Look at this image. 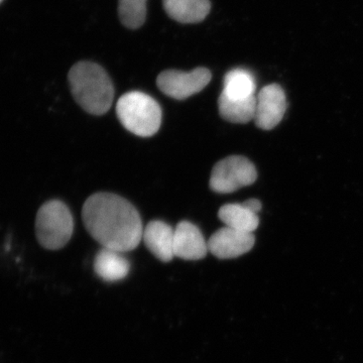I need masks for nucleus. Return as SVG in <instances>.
<instances>
[{
    "mask_svg": "<svg viewBox=\"0 0 363 363\" xmlns=\"http://www.w3.org/2000/svg\"><path fill=\"white\" fill-rule=\"evenodd\" d=\"M71 92L86 112L102 116L111 109L114 87L106 71L92 62H78L68 75Z\"/></svg>",
    "mask_w": 363,
    "mask_h": 363,
    "instance_id": "f03ea898",
    "label": "nucleus"
},
{
    "mask_svg": "<svg viewBox=\"0 0 363 363\" xmlns=\"http://www.w3.org/2000/svg\"><path fill=\"white\" fill-rule=\"evenodd\" d=\"M82 216L88 233L105 248L130 252L143 240L140 215L121 196L111 193L90 196L83 206Z\"/></svg>",
    "mask_w": 363,
    "mask_h": 363,
    "instance_id": "f257e3e1",
    "label": "nucleus"
},
{
    "mask_svg": "<svg viewBox=\"0 0 363 363\" xmlns=\"http://www.w3.org/2000/svg\"><path fill=\"white\" fill-rule=\"evenodd\" d=\"M257 178V169L250 160L241 156H230L215 164L209 185L214 192L228 194L252 185Z\"/></svg>",
    "mask_w": 363,
    "mask_h": 363,
    "instance_id": "39448f33",
    "label": "nucleus"
},
{
    "mask_svg": "<svg viewBox=\"0 0 363 363\" xmlns=\"http://www.w3.org/2000/svg\"><path fill=\"white\" fill-rule=\"evenodd\" d=\"M257 83L250 71L233 69L224 77L223 91L221 94L229 99L242 100L255 96Z\"/></svg>",
    "mask_w": 363,
    "mask_h": 363,
    "instance_id": "ddd939ff",
    "label": "nucleus"
},
{
    "mask_svg": "<svg viewBox=\"0 0 363 363\" xmlns=\"http://www.w3.org/2000/svg\"><path fill=\"white\" fill-rule=\"evenodd\" d=\"M242 204L257 214H259V212L262 210V203H260L257 199L247 200V201L243 202Z\"/></svg>",
    "mask_w": 363,
    "mask_h": 363,
    "instance_id": "f3484780",
    "label": "nucleus"
},
{
    "mask_svg": "<svg viewBox=\"0 0 363 363\" xmlns=\"http://www.w3.org/2000/svg\"><path fill=\"white\" fill-rule=\"evenodd\" d=\"M175 229L160 220L150 222L143 229V240L150 252L162 262H169L174 255Z\"/></svg>",
    "mask_w": 363,
    "mask_h": 363,
    "instance_id": "9d476101",
    "label": "nucleus"
},
{
    "mask_svg": "<svg viewBox=\"0 0 363 363\" xmlns=\"http://www.w3.org/2000/svg\"><path fill=\"white\" fill-rule=\"evenodd\" d=\"M73 231V216L65 203L51 200L40 206L35 219V233L43 247L61 250L70 241Z\"/></svg>",
    "mask_w": 363,
    "mask_h": 363,
    "instance_id": "20e7f679",
    "label": "nucleus"
},
{
    "mask_svg": "<svg viewBox=\"0 0 363 363\" xmlns=\"http://www.w3.org/2000/svg\"><path fill=\"white\" fill-rule=\"evenodd\" d=\"M286 111L285 91L278 84L267 85L257 96L255 124L260 130H271L281 123Z\"/></svg>",
    "mask_w": 363,
    "mask_h": 363,
    "instance_id": "0eeeda50",
    "label": "nucleus"
},
{
    "mask_svg": "<svg viewBox=\"0 0 363 363\" xmlns=\"http://www.w3.org/2000/svg\"><path fill=\"white\" fill-rule=\"evenodd\" d=\"M207 242L208 250L214 257L230 259L250 252L255 245V238L252 233L225 226L217 230Z\"/></svg>",
    "mask_w": 363,
    "mask_h": 363,
    "instance_id": "6e6552de",
    "label": "nucleus"
},
{
    "mask_svg": "<svg viewBox=\"0 0 363 363\" xmlns=\"http://www.w3.org/2000/svg\"><path fill=\"white\" fill-rule=\"evenodd\" d=\"M147 0H118L119 20L124 26L136 30L147 18Z\"/></svg>",
    "mask_w": 363,
    "mask_h": 363,
    "instance_id": "dca6fc26",
    "label": "nucleus"
},
{
    "mask_svg": "<svg viewBox=\"0 0 363 363\" xmlns=\"http://www.w3.org/2000/svg\"><path fill=\"white\" fill-rule=\"evenodd\" d=\"M116 114L126 130L142 138L156 135L161 128V107L145 93L131 91L123 95L117 102Z\"/></svg>",
    "mask_w": 363,
    "mask_h": 363,
    "instance_id": "7ed1b4c3",
    "label": "nucleus"
},
{
    "mask_svg": "<svg viewBox=\"0 0 363 363\" xmlns=\"http://www.w3.org/2000/svg\"><path fill=\"white\" fill-rule=\"evenodd\" d=\"M218 217L225 226L245 233H253L259 225V214L243 204L224 205L219 210Z\"/></svg>",
    "mask_w": 363,
    "mask_h": 363,
    "instance_id": "4468645a",
    "label": "nucleus"
},
{
    "mask_svg": "<svg viewBox=\"0 0 363 363\" xmlns=\"http://www.w3.org/2000/svg\"><path fill=\"white\" fill-rule=\"evenodd\" d=\"M2 1H4V0H0V4H1Z\"/></svg>",
    "mask_w": 363,
    "mask_h": 363,
    "instance_id": "a211bd4d",
    "label": "nucleus"
},
{
    "mask_svg": "<svg viewBox=\"0 0 363 363\" xmlns=\"http://www.w3.org/2000/svg\"><path fill=\"white\" fill-rule=\"evenodd\" d=\"M123 252L102 248L94 259V271L99 278L106 281L123 279L130 271V264Z\"/></svg>",
    "mask_w": 363,
    "mask_h": 363,
    "instance_id": "f8f14e48",
    "label": "nucleus"
},
{
    "mask_svg": "<svg viewBox=\"0 0 363 363\" xmlns=\"http://www.w3.org/2000/svg\"><path fill=\"white\" fill-rule=\"evenodd\" d=\"M211 78V72L203 67L190 72L167 70L157 76V85L167 96L184 100L204 89Z\"/></svg>",
    "mask_w": 363,
    "mask_h": 363,
    "instance_id": "423d86ee",
    "label": "nucleus"
},
{
    "mask_svg": "<svg viewBox=\"0 0 363 363\" xmlns=\"http://www.w3.org/2000/svg\"><path fill=\"white\" fill-rule=\"evenodd\" d=\"M208 242L200 229L189 221H182L175 229L174 255L184 260H200L207 255Z\"/></svg>",
    "mask_w": 363,
    "mask_h": 363,
    "instance_id": "1a4fd4ad",
    "label": "nucleus"
},
{
    "mask_svg": "<svg viewBox=\"0 0 363 363\" xmlns=\"http://www.w3.org/2000/svg\"><path fill=\"white\" fill-rule=\"evenodd\" d=\"M218 109L222 118L229 123H247L252 119L255 121L257 96L233 100L221 94L218 99Z\"/></svg>",
    "mask_w": 363,
    "mask_h": 363,
    "instance_id": "2eb2a0df",
    "label": "nucleus"
},
{
    "mask_svg": "<svg viewBox=\"0 0 363 363\" xmlns=\"http://www.w3.org/2000/svg\"><path fill=\"white\" fill-rule=\"evenodd\" d=\"M169 18L181 23H201L211 9L210 0H162Z\"/></svg>",
    "mask_w": 363,
    "mask_h": 363,
    "instance_id": "9b49d317",
    "label": "nucleus"
}]
</instances>
